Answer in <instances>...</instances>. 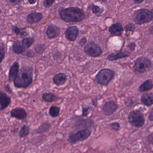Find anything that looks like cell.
Wrapping results in <instances>:
<instances>
[{
	"instance_id": "cell-30",
	"label": "cell",
	"mask_w": 153,
	"mask_h": 153,
	"mask_svg": "<svg viewBox=\"0 0 153 153\" xmlns=\"http://www.w3.org/2000/svg\"><path fill=\"white\" fill-rule=\"evenodd\" d=\"M5 48L3 46L0 45V64L2 61L5 56Z\"/></svg>"
},
{
	"instance_id": "cell-37",
	"label": "cell",
	"mask_w": 153,
	"mask_h": 153,
	"mask_svg": "<svg viewBox=\"0 0 153 153\" xmlns=\"http://www.w3.org/2000/svg\"><path fill=\"white\" fill-rule=\"evenodd\" d=\"M86 42H87V39H86V38L83 37L80 40L79 44H80V45H81L82 46L83 45H85Z\"/></svg>"
},
{
	"instance_id": "cell-5",
	"label": "cell",
	"mask_w": 153,
	"mask_h": 153,
	"mask_svg": "<svg viewBox=\"0 0 153 153\" xmlns=\"http://www.w3.org/2000/svg\"><path fill=\"white\" fill-rule=\"evenodd\" d=\"M128 122L132 126L136 128L142 127L145 122L143 114L138 110H133L128 116Z\"/></svg>"
},
{
	"instance_id": "cell-23",
	"label": "cell",
	"mask_w": 153,
	"mask_h": 153,
	"mask_svg": "<svg viewBox=\"0 0 153 153\" xmlns=\"http://www.w3.org/2000/svg\"><path fill=\"white\" fill-rule=\"evenodd\" d=\"M51 124L48 122H44L40 125L37 128L36 132L37 134H41L47 132L50 129Z\"/></svg>"
},
{
	"instance_id": "cell-19",
	"label": "cell",
	"mask_w": 153,
	"mask_h": 153,
	"mask_svg": "<svg viewBox=\"0 0 153 153\" xmlns=\"http://www.w3.org/2000/svg\"><path fill=\"white\" fill-rule=\"evenodd\" d=\"M142 103L146 106H150L153 103V94L152 92L143 94L141 97Z\"/></svg>"
},
{
	"instance_id": "cell-44",
	"label": "cell",
	"mask_w": 153,
	"mask_h": 153,
	"mask_svg": "<svg viewBox=\"0 0 153 153\" xmlns=\"http://www.w3.org/2000/svg\"><path fill=\"white\" fill-rule=\"evenodd\" d=\"M1 31H0V37H1Z\"/></svg>"
},
{
	"instance_id": "cell-9",
	"label": "cell",
	"mask_w": 153,
	"mask_h": 153,
	"mask_svg": "<svg viewBox=\"0 0 153 153\" xmlns=\"http://www.w3.org/2000/svg\"><path fill=\"white\" fill-rule=\"evenodd\" d=\"M118 108V105L114 101H110L107 102L104 104L102 110L103 113L107 116L112 115L115 111H116Z\"/></svg>"
},
{
	"instance_id": "cell-36",
	"label": "cell",
	"mask_w": 153,
	"mask_h": 153,
	"mask_svg": "<svg viewBox=\"0 0 153 153\" xmlns=\"http://www.w3.org/2000/svg\"><path fill=\"white\" fill-rule=\"evenodd\" d=\"M7 1L12 4H16L19 3L22 0H7Z\"/></svg>"
},
{
	"instance_id": "cell-25",
	"label": "cell",
	"mask_w": 153,
	"mask_h": 153,
	"mask_svg": "<svg viewBox=\"0 0 153 153\" xmlns=\"http://www.w3.org/2000/svg\"><path fill=\"white\" fill-rule=\"evenodd\" d=\"M34 42V39L33 37H26L22 39V44L24 50L28 49L31 47Z\"/></svg>"
},
{
	"instance_id": "cell-21",
	"label": "cell",
	"mask_w": 153,
	"mask_h": 153,
	"mask_svg": "<svg viewBox=\"0 0 153 153\" xmlns=\"http://www.w3.org/2000/svg\"><path fill=\"white\" fill-rule=\"evenodd\" d=\"M12 50L16 54H22L25 51L19 40H16L13 42L12 45Z\"/></svg>"
},
{
	"instance_id": "cell-7",
	"label": "cell",
	"mask_w": 153,
	"mask_h": 153,
	"mask_svg": "<svg viewBox=\"0 0 153 153\" xmlns=\"http://www.w3.org/2000/svg\"><path fill=\"white\" fill-rule=\"evenodd\" d=\"M91 135V132L88 128L82 129L76 133H72L69 136L68 140L70 143L75 144L87 140Z\"/></svg>"
},
{
	"instance_id": "cell-6",
	"label": "cell",
	"mask_w": 153,
	"mask_h": 153,
	"mask_svg": "<svg viewBox=\"0 0 153 153\" xmlns=\"http://www.w3.org/2000/svg\"><path fill=\"white\" fill-rule=\"evenodd\" d=\"M115 76V72L112 70L104 69L101 70L96 76L98 82L103 85H107Z\"/></svg>"
},
{
	"instance_id": "cell-26",
	"label": "cell",
	"mask_w": 153,
	"mask_h": 153,
	"mask_svg": "<svg viewBox=\"0 0 153 153\" xmlns=\"http://www.w3.org/2000/svg\"><path fill=\"white\" fill-rule=\"evenodd\" d=\"M30 133V128L28 126L23 125L19 133V138H23L27 137Z\"/></svg>"
},
{
	"instance_id": "cell-41",
	"label": "cell",
	"mask_w": 153,
	"mask_h": 153,
	"mask_svg": "<svg viewBox=\"0 0 153 153\" xmlns=\"http://www.w3.org/2000/svg\"><path fill=\"white\" fill-rule=\"evenodd\" d=\"M153 0H146L145 2L146 3H151L152 2Z\"/></svg>"
},
{
	"instance_id": "cell-28",
	"label": "cell",
	"mask_w": 153,
	"mask_h": 153,
	"mask_svg": "<svg viewBox=\"0 0 153 153\" xmlns=\"http://www.w3.org/2000/svg\"><path fill=\"white\" fill-rule=\"evenodd\" d=\"M55 0H44L43 4L45 8H49L53 5Z\"/></svg>"
},
{
	"instance_id": "cell-12",
	"label": "cell",
	"mask_w": 153,
	"mask_h": 153,
	"mask_svg": "<svg viewBox=\"0 0 153 153\" xmlns=\"http://www.w3.org/2000/svg\"><path fill=\"white\" fill-rule=\"evenodd\" d=\"M60 29L55 25H49L47 29L46 34L48 38L53 39L58 37L60 34Z\"/></svg>"
},
{
	"instance_id": "cell-27",
	"label": "cell",
	"mask_w": 153,
	"mask_h": 153,
	"mask_svg": "<svg viewBox=\"0 0 153 153\" xmlns=\"http://www.w3.org/2000/svg\"><path fill=\"white\" fill-rule=\"evenodd\" d=\"M60 109L56 106L50 107L49 109V114L53 117H56L59 116Z\"/></svg>"
},
{
	"instance_id": "cell-18",
	"label": "cell",
	"mask_w": 153,
	"mask_h": 153,
	"mask_svg": "<svg viewBox=\"0 0 153 153\" xmlns=\"http://www.w3.org/2000/svg\"><path fill=\"white\" fill-rule=\"evenodd\" d=\"M124 30L123 26L121 23H116L112 24L110 27L109 31L112 35H118L122 34Z\"/></svg>"
},
{
	"instance_id": "cell-17",
	"label": "cell",
	"mask_w": 153,
	"mask_h": 153,
	"mask_svg": "<svg viewBox=\"0 0 153 153\" xmlns=\"http://www.w3.org/2000/svg\"><path fill=\"white\" fill-rule=\"evenodd\" d=\"M67 76L65 74L60 73L56 74L53 77V82L57 86H61L65 83Z\"/></svg>"
},
{
	"instance_id": "cell-34",
	"label": "cell",
	"mask_w": 153,
	"mask_h": 153,
	"mask_svg": "<svg viewBox=\"0 0 153 153\" xmlns=\"http://www.w3.org/2000/svg\"><path fill=\"white\" fill-rule=\"evenodd\" d=\"M127 47L131 51H134L136 47V44L134 43H130L128 45Z\"/></svg>"
},
{
	"instance_id": "cell-35",
	"label": "cell",
	"mask_w": 153,
	"mask_h": 153,
	"mask_svg": "<svg viewBox=\"0 0 153 153\" xmlns=\"http://www.w3.org/2000/svg\"><path fill=\"white\" fill-rule=\"evenodd\" d=\"M26 56L28 57H32L34 56V53L31 50H28L27 52Z\"/></svg>"
},
{
	"instance_id": "cell-40",
	"label": "cell",
	"mask_w": 153,
	"mask_h": 153,
	"mask_svg": "<svg viewBox=\"0 0 153 153\" xmlns=\"http://www.w3.org/2000/svg\"><path fill=\"white\" fill-rule=\"evenodd\" d=\"M143 1L144 0H134V2L135 3L137 4L141 3H142Z\"/></svg>"
},
{
	"instance_id": "cell-22",
	"label": "cell",
	"mask_w": 153,
	"mask_h": 153,
	"mask_svg": "<svg viewBox=\"0 0 153 153\" xmlns=\"http://www.w3.org/2000/svg\"><path fill=\"white\" fill-rule=\"evenodd\" d=\"M153 87V81L152 80H147L140 85L139 90L141 92L146 91L152 90Z\"/></svg>"
},
{
	"instance_id": "cell-24",
	"label": "cell",
	"mask_w": 153,
	"mask_h": 153,
	"mask_svg": "<svg viewBox=\"0 0 153 153\" xmlns=\"http://www.w3.org/2000/svg\"><path fill=\"white\" fill-rule=\"evenodd\" d=\"M42 99L46 102H51L55 101L58 98L54 94L50 93H45L42 95Z\"/></svg>"
},
{
	"instance_id": "cell-39",
	"label": "cell",
	"mask_w": 153,
	"mask_h": 153,
	"mask_svg": "<svg viewBox=\"0 0 153 153\" xmlns=\"http://www.w3.org/2000/svg\"><path fill=\"white\" fill-rule=\"evenodd\" d=\"M30 4H34L37 2V0H28Z\"/></svg>"
},
{
	"instance_id": "cell-2",
	"label": "cell",
	"mask_w": 153,
	"mask_h": 153,
	"mask_svg": "<svg viewBox=\"0 0 153 153\" xmlns=\"http://www.w3.org/2000/svg\"><path fill=\"white\" fill-rule=\"evenodd\" d=\"M61 19L66 22H79L85 17V13L82 9L71 7L63 9L59 12Z\"/></svg>"
},
{
	"instance_id": "cell-15",
	"label": "cell",
	"mask_w": 153,
	"mask_h": 153,
	"mask_svg": "<svg viewBox=\"0 0 153 153\" xmlns=\"http://www.w3.org/2000/svg\"><path fill=\"white\" fill-rule=\"evenodd\" d=\"M129 56H130V53L128 51H121L116 53H112L109 55L107 57V59L110 61H116L118 59L128 57Z\"/></svg>"
},
{
	"instance_id": "cell-10",
	"label": "cell",
	"mask_w": 153,
	"mask_h": 153,
	"mask_svg": "<svg viewBox=\"0 0 153 153\" xmlns=\"http://www.w3.org/2000/svg\"><path fill=\"white\" fill-rule=\"evenodd\" d=\"M11 117L19 120H23L27 117L28 114L26 111L21 108H16L13 109L10 111Z\"/></svg>"
},
{
	"instance_id": "cell-29",
	"label": "cell",
	"mask_w": 153,
	"mask_h": 153,
	"mask_svg": "<svg viewBox=\"0 0 153 153\" xmlns=\"http://www.w3.org/2000/svg\"><path fill=\"white\" fill-rule=\"evenodd\" d=\"M103 11V10H101L98 5H93L92 7V12L93 13L95 14L101 13Z\"/></svg>"
},
{
	"instance_id": "cell-42",
	"label": "cell",
	"mask_w": 153,
	"mask_h": 153,
	"mask_svg": "<svg viewBox=\"0 0 153 153\" xmlns=\"http://www.w3.org/2000/svg\"><path fill=\"white\" fill-rule=\"evenodd\" d=\"M102 1L105 2L107 1V0H102Z\"/></svg>"
},
{
	"instance_id": "cell-14",
	"label": "cell",
	"mask_w": 153,
	"mask_h": 153,
	"mask_svg": "<svg viewBox=\"0 0 153 153\" xmlns=\"http://www.w3.org/2000/svg\"><path fill=\"white\" fill-rule=\"evenodd\" d=\"M11 102V98L5 93L0 91V111L7 108Z\"/></svg>"
},
{
	"instance_id": "cell-13",
	"label": "cell",
	"mask_w": 153,
	"mask_h": 153,
	"mask_svg": "<svg viewBox=\"0 0 153 153\" xmlns=\"http://www.w3.org/2000/svg\"><path fill=\"white\" fill-rule=\"evenodd\" d=\"M43 19L41 13L32 12L29 13L26 18V22L30 24H36Z\"/></svg>"
},
{
	"instance_id": "cell-11",
	"label": "cell",
	"mask_w": 153,
	"mask_h": 153,
	"mask_svg": "<svg viewBox=\"0 0 153 153\" xmlns=\"http://www.w3.org/2000/svg\"><path fill=\"white\" fill-rule=\"evenodd\" d=\"M79 34V30L76 26L69 27L65 32L66 38L69 41H75L77 39Z\"/></svg>"
},
{
	"instance_id": "cell-3",
	"label": "cell",
	"mask_w": 153,
	"mask_h": 153,
	"mask_svg": "<svg viewBox=\"0 0 153 153\" xmlns=\"http://www.w3.org/2000/svg\"><path fill=\"white\" fill-rule=\"evenodd\" d=\"M153 10L142 9L137 10L134 14V20L137 24L142 25L147 23L152 20Z\"/></svg>"
},
{
	"instance_id": "cell-16",
	"label": "cell",
	"mask_w": 153,
	"mask_h": 153,
	"mask_svg": "<svg viewBox=\"0 0 153 153\" xmlns=\"http://www.w3.org/2000/svg\"><path fill=\"white\" fill-rule=\"evenodd\" d=\"M19 65L18 62H15L10 67L9 72V80L10 81H13L16 77L19 72Z\"/></svg>"
},
{
	"instance_id": "cell-32",
	"label": "cell",
	"mask_w": 153,
	"mask_h": 153,
	"mask_svg": "<svg viewBox=\"0 0 153 153\" xmlns=\"http://www.w3.org/2000/svg\"><path fill=\"white\" fill-rule=\"evenodd\" d=\"M135 29V26L134 24H128L125 27V29L126 31H134Z\"/></svg>"
},
{
	"instance_id": "cell-8",
	"label": "cell",
	"mask_w": 153,
	"mask_h": 153,
	"mask_svg": "<svg viewBox=\"0 0 153 153\" xmlns=\"http://www.w3.org/2000/svg\"><path fill=\"white\" fill-rule=\"evenodd\" d=\"M84 52L87 55L91 57L100 56L102 53L101 48L93 41H91L85 45Z\"/></svg>"
},
{
	"instance_id": "cell-1",
	"label": "cell",
	"mask_w": 153,
	"mask_h": 153,
	"mask_svg": "<svg viewBox=\"0 0 153 153\" xmlns=\"http://www.w3.org/2000/svg\"><path fill=\"white\" fill-rule=\"evenodd\" d=\"M33 81V68L24 66L19 70L17 76L13 79L14 86L17 88H26L28 87Z\"/></svg>"
},
{
	"instance_id": "cell-33",
	"label": "cell",
	"mask_w": 153,
	"mask_h": 153,
	"mask_svg": "<svg viewBox=\"0 0 153 153\" xmlns=\"http://www.w3.org/2000/svg\"><path fill=\"white\" fill-rule=\"evenodd\" d=\"M83 113L82 116L83 117H86L90 113L91 109L90 107H82Z\"/></svg>"
},
{
	"instance_id": "cell-38",
	"label": "cell",
	"mask_w": 153,
	"mask_h": 153,
	"mask_svg": "<svg viewBox=\"0 0 153 153\" xmlns=\"http://www.w3.org/2000/svg\"><path fill=\"white\" fill-rule=\"evenodd\" d=\"M153 111H151V113H150V114H149V117H148V118H149V120H151V121H153Z\"/></svg>"
},
{
	"instance_id": "cell-20",
	"label": "cell",
	"mask_w": 153,
	"mask_h": 153,
	"mask_svg": "<svg viewBox=\"0 0 153 153\" xmlns=\"http://www.w3.org/2000/svg\"><path fill=\"white\" fill-rule=\"evenodd\" d=\"M11 29L13 32H14L16 35L19 36L21 38L25 37L28 35V33L26 30V29L25 28L18 27L17 26L14 25H11Z\"/></svg>"
},
{
	"instance_id": "cell-43",
	"label": "cell",
	"mask_w": 153,
	"mask_h": 153,
	"mask_svg": "<svg viewBox=\"0 0 153 153\" xmlns=\"http://www.w3.org/2000/svg\"><path fill=\"white\" fill-rule=\"evenodd\" d=\"M1 8H0V14H1Z\"/></svg>"
},
{
	"instance_id": "cell-31",
	"label": "cell",
	"mask_w": 153,
	"mask_h": 153,
	"mask_svg": "<svg viewBox=\"0 0 153 153\" xmlns=\"http://www.w3.org/2000/svg\"><path fill=\"white\" fill-rule=\"evenodd\" d=\"M110 126L111 128L115 131H118L120 129V124L118 122H114V123H111Z\"/></svg>"
},
{
	"instance_id": "cell-4",
	"label": "cell",
	"mask_w": 153,
	"mask_h": 153,
	"mask_svg": "<svg viewBox=\"0 0 153 153\" xmlns=\"http://www.w3.org/2000/svg\"><path fill=\"white\" fill-rule=\"evenodd\" d=\"M152 64L151 60L144 56H141L137 59L134 65L133 69L137 73H144L150 71Z\"/></svg>"
}]
</instances>
